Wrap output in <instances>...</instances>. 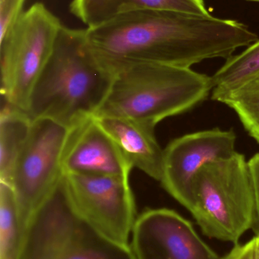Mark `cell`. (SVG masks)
I'll list each match as a JSON object with an SVG mask.
<instances>
[{
    "label": "cell",
    "instance_id": "e0dca14e",
    "mask_svg": "<svg viewBox=\"0 0 259 259\" xmlns=\"http://www.w3.org/2000/svg\"><path fill=\"white\" fill-rule=\"evenodd\" d=\"M22 238L13 189L0 182V259H18Z\"/></svg>",
    "mask_w": 259,
    "mask_h": 259
},
{
    "label": "cell",
    "instance_id": "8992f818",
    "mask_svg": "<svg viewBox=\"0 0 259 259\" xmlns=\"http://www.w3.org/2000/svg\"><path fill=\"white\" fill-rule=\"evenodd\" d=\"M62 26L45 5L36 3L0 38L1 93L6 104L27 110L32 88L51 56Z\"/></svg>",
    "mask_w": 259,
    "mask_h": 259
},
{
    "label": "cell",
    "instance_id": "ba28073f",
    "mask_svg": "<svg viewBox=\"0 0 259 259\" xmlns=\"http://www.w3.org/2000/svg\"><path fill=\"white\" fill-rule=\"evenodd\" d=\"M64 180L81 217L110 241L130 246L137 217L129 178L65 174Z\"/></svg>",
    "mask_w": 259,
    "mask_h": 259
},
{
    "label": "cell",
    "instance_id": "44dd1931",
    "mask_svg": "<svg viewBox=\"0 0 259 259\" xmlns=\"http://www.w3.org/2000/svg\"><path fill=\"white\" fill-rule=\"evenodd\" d=\"M256 239V259H259V237H255Z\"/></svg>",
    "mask_w": 259,
    "mask_h": 259
},
{
    "label": "cell",
    "instance_id": "30bf717a",
    "mask_svg": "<svg viewBox=\"0 0 259 259\" xmlns=\"http://www.w3.org/2000/svg\"><path fill=\"white\" fill-rule=\"evenodd\" d=\"M236 141L233 130L214 128L186 134L170 142L164 149L160 181L164 190L187 208L195 175L205 164L234 155Z\"/></svg>",
    "mask_w": 259,
    "mask_h": 259
},
{
    "label": "cell",
    "instance_id": "8fae6325",
    "mask_svg": "<svg viewBox=\"0 0 259 259\" xmlns=\"http://www.w3.org/2000/svg\"><path fill=\"white\" fill-rule=\"evenodd\" d=\"M64 174L129 178L133 168L94 115L70 127L62 157Z\"/></svg>",
    "mask_w": 259,
    "mask_h": 259
},
{
    "label": "cell",
    "instance_id": "5b68a950",
    "mask_svg": "<svg viewBox=\"0 0 259 259\" xmlns=\"http://www.w3.org/2000/svg\"><path fill=\"white\" fill-rule=\"evenodd\" d=\"M18 259H135L130 246L97 232L76 211L62 178L30 218Z\"/></svg>",
    "mask_w": 259,
    "mask_h": 259
},
{
    "label": "cell",
    "instance_id": "5bb4252c",
    "mask_svg": "<svg viewBox=\"0 0 259 259\" xmlns=\"http://www.w3.org/2000/svg\"><path fill=\"white\" fill-rule=\"evenodd\" d=\"M33 119L26 111L6 104L0 115V182L10 184L17 159L24 148Z\"/></svg>",
    "mask_w": 259,
    "mask_h": 259
},
{
    "label": "cell",
    "instance_id": "7a4b0ae2",
    "mask_svg": "<svg viewBox=\"0 0 259 259\" xmlns=\"http://www.w3.org/2000/svg\"><path fill=\"white\" fill-rule=\"evenodd\" d=\"M114 78L91 53L86 30L62 26L32 88L26 112L33 120L47 118L71 127L95 115Z\"/></svg>",
    "mask_w": 259,
    "mask_h": 259
},
{
    "label": "cell",
    "instance_id": "7402d4cb",
    "mask_svg": "<svg viewBox=\"0 0 259 259\" xmlns=\"http://www.w3.org/2000/svg\"><path fill=\"white\" fill-rule=\"evenodd\" d=\"M246 1L259 2V0H246Z\"/></svg>",
    "mask_w": 259,
    "mask_h": 259
},
{
    "label": "cell",
    "instance_id": "7c38bea8",
    "mask_svg": "<svg viewBox=\"0 0 259 259\" xmlns=\"http://www.w3.org/2000/svg\"><path fill=\"white\" fill-rule=\"evenodd\" d=\"M133 168L161 181L164 149L155 134V127L117 116H95Z\"/></svg>",
    "mask_w": 259,
    "mask_h": 259
},
{
    "label": "cell",
    "instance_id": "52a82bcc",
    "mask_svg": "<svg viewBox=\"0 0 259 259\" xmlns=\"http://www.w3.org/2000/svg\"><path fill=\"white\" fill-rule=\"evenodd\" d=\"M70 127L47 118L33 120L28 139L12 172L23 236L33 213L63 178L62 157ZM23 239V238H22Z\"/></svg>",
    "mask_w": 259,
    "mask_h": 259
},
{
    "label": "cell",
    "instance_id": "ac0fdd59",
    "mask_svg": "<svg viewBox=\"0 0 259 259\" xmlns=\"http://www.w3.org/2000/svg\"><path fill=\"white\" fill-rule=\"evenodd\" d=\"M25 0H0V38L3 37L22 13Z\"/></svg>",
    "mask_w": 259,
    "mask_h": 259
},
{
    "label": "cell",
    "instance_id": "3957f363",
    "mask_svg": "<svg viewBox=\"0 0 259 259\" xmlns=\"http://www.w3.org/2000/svg\"><path fill=\"white\" fill-rule=\"evenodd\" d=\"M213 88L211 77L190 68L138 64L114 74L110 91L94 115L123 117L155 127L199 106Z\"/></svg>",
    "mask_w": 259,
    "mask_h": 259
},
{
    "label": "cell",
    "instance_id": "ffe728a7",
    "mask_svg": "<svg viewBox=\"0 0 259 259\" xmlns=\"http://www.w3.org/2000/svg\"><path fill=\"white\" fill-rule=\"evenodd\" d=\"M221 259H256L255 237L245 244L237 243L232 250Z\"/></svg>",
    "mask_w": 259,
    "mask_h": 259
},
{
    "label": "cell",
    "instance_id": "4fadbf2b",
    "mask_svg": "<svg viewBox=\"0 0 259 259\" xmlns=\"http://www.w3.org/2000/svg\"><path fill=\"white\" fill-rule=\"evenodd\" d=\"M159 9L208 16L204 0H72L70 12L88 27H97L118 15Z\"/></svg>",
    "mask_w": 259,
    "mask_h": 259
},
{
    "label": "cell",
    "instance_id": "277c9868",
    "mask_svg": "<svg viewBox=\"0 0 259 259\" xmlns=\"http://www.w3.org/2000/svg\"><path fill=\"white\" fill-rule=\"evenodd\" d=\"M187 208L205 236L237 244L252 228L255 214L252 177L244 155L237 152L201 167L192 181Z\"/></svg>",
    "mask_w": 259,
    "mask_h": 259
},
{
    "label": "cell",
    "instance_id": "d6986e66",
    "mask_svg": "<svg viewBox=\"0 0 259 259\" xmlns=\"http://www.w3.org/2000/svg\"><path fill=\"white\" fill-rule=\"evenodd\" d=\"M248 162L252 177L255 200V214L251 229L255 233V237H259V152L253 155Z\"/></svg>",
    "mask_w": 259,
    "mask_h": 259
},
{
    "label": "cell",
    "instance_id": "2e32d148",
    "mask_svg": "<svg viewBox=\"0 0 259 259\" xmlns=\"http://www.w3.org/2000/svg\"><path fill=\"white\" fill-rule=\"evenodd\" d=\"M259 77V39L241 53L231 56L211 77V93H220L241 86Z\"/></svg>",
    "mask_w": 259,
    "mask_h": 259
},
{
    "label": "cell",
    "instance_id": "6da1fadb",
    "mask_svg": "<svg viewBox=\"0 0 259 259\" xmlns=\"http://www.w3.org/2000/svg\"><path fill=\"white\" fill-rule=\"evenodd\" d=\"M88 47L111 74L138 64L190 68L206 59H228L250 42L235 20L174 11L142 9L86 29Z\"/></svg>",
    "mask_w": 259,
    "mask_h": 259
},
{
    "label": "cell",
    "instance_id": "9a60e30c",
    "mask_svg": "<svg viewBox=\"0 0 259 259\" xmlns=\"http://www.w3.org/2000/svg\"><path fill=\"white\" fill-rule=\"evenodd\" d=\"M211 99L232 109L249 135L259 143V77L230 91L211 93Z\"/></svg>",
    "mask_w": 259,
    "mask_h": 259
},
{
    "label": "cell",
    "instance_id": "9c48e42d",
    "mask_svg": "<svg viewBox=\"0 0 259 259\" xmlns=\"http://www.w3.org/2000/svg\"><path fill=\"white\" fill-rule=\"evenodd\" d=\"M135 259H221L193 225L169 208H152L137 217L131 235Z\"/></svg>",
    "mask_w": 259,
    "mask_h": 259
}]
</instances>
